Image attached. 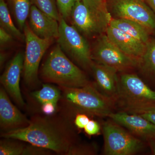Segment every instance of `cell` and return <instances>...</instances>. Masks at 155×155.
<instances>
[{
	"instance_id": "cell-25",
	"label": "cell",
	"mask_w": 155,
	"mask_h": 155,
	"mask_svg": "<svg viewBox=\"0 0 155 155\" xmlns=\"http://www.w3.org/2000/svg\"><path fill=\"white\" fill-rule=\"evenodd\" d=\"M95 153L94 147L90 145L78 144L77 143L70 148L67 155H94Z\"/></svg>"
},
{
	"instance_id": "cell-34",
	"label": "cell",
	"mask_w": 155,
	"mask_h": 155,
	"mask_svg": "<svg viewBox=\"0 0 155 155\" xmlns=\"http://www.w3.org/2000/svg\"><path fill=\"white\" fill-rule=\"evenodd\" d=\"M153 155H155V140H150L148 141Z\"/></svg>"
},
{
	"instance_id": "cell-15",
	"label": "cell",
	"mask_w": 155,
	"mask_h": 155,
	"mask_svg": "<svg viewBox=\"0 0 155 155\" xmlns=\"http://www.w3.org/2000/svg\"><path fill=\"white\" fill-rule=\"evenodd\" d=\"M29 26L35 35L41 38H58L59 33V21L45 14L33 5L31 6Z\"/></svg>"
},
{
	"instance_id": "cell-16",
	"label": "cell",
	"mask_w": 155,
	"mask_h": 155,
	"mask_svg": "<svg viewBox=\"0 0 155 155\" xmlns=\"http://www.w3.org/2000/svg\"><path fill=\"white\" fill-rule=\"evenodd\" d=\"M106 34L119 50L140 63L145 52L146 44L110 25L107 29Z\"/></svg>"
},
{
	"instance_id": "cell-14",
	"label": "cell",
	"mask_w": 155,
	"mask_h": 155,
	"mask_svg": "<svg viewBox=\"0 0 155 155\" xmlns=\"http://www.w3.org/2000/svg\"><path fill=\"white\" fill-rule=\"evenodd\" d=\"M91 69L94 76L96 86L101 92L116 104L119 95V77L117 71L94 61Z\"/></svg>"
},
{
	"instance_id": "cell-32",
	"label": "cell",
	"mask_w": 155,
	"mask_h": 155,
	"mask_svg": "<svg viewBox=\"0 0 155 155\" xmlns=\"http://www.w3.org/2000/svg\"><path fill=\"white\" fill-rule=\"evenodd\" d=\"M144 1L155 13V0H144Z\"/></svg>"
},
{
	"instance_id": "cell-19",
	"label": "cell",
	"mask_w": 155,
	"mask_h": 155,
	"mask_svg": "<svg viewBox=\"0 0 155 155\" xmlns=\"http://www.w3.org/2000/svg\"><path fill=\"white\" fill-rule=\"evenodd\" d=\"M31 95L41 105L47 103L58 104L61 98V92L59 87L46 83L41 88L32 93Z\"/></svg>"
},
{
	"instance_id": "cell-8",
	"label": "cell",
	"mask_w": 155,
	"mask_h": 155,
	"mask_svg": "<svg viewBox=\"0 0 155 155\" xmlns=\"http://www.w3.org/2000/svg\"><path fill=\"white\" fill-rule=\"evenodd\" d=\"M23 30L26 43L23 78L28 87L34 88L38 83V69L41 61L53 39L38 37L32 32L27 23H25Z\"/></svg>"
},
{
	"instance_id": "cell-13",
	"label": "cell",
	"mask_w": 155,
	"mask_h": 155,
	"mask_svg": "<svg viewBox=\"0 0 155 155\" xmlns=\"http://www.w3.org/2000/svg\"><path fill=\"white\" fill-rule=\"evenodd\" d=\"M109 117L127 128L134 135L147 141L155 140V125L138 114L121 112L111 113Z\"/></svg>"
},
{
	"instance_id": "cell-5",
	"label": "cell",
	"mask_w": 155,
	"mask_h": 155,
	"mask_svg": "<svg viewBox=\"0 0 155 155\" xmlns=\"http://www.w3.org/2000/svg\"><path fill=\"white\" fill-rule=\"evenodd\" d=\"M122 112L139 114L155 107V91L137 75L122 74L119 78V95L116 102Z\"/></svg>"
},
{
	"instance_id": "cell-2",
	"label": "cell",
	"mask_w": 155,
	"mask_h": 155,
	"mask_svg": "<svg viewBox=\"0 0 155 155\" xmlns=\"http://www.w3.org/2000/svg\"><path fill=\"white\" fill-rule=\"evenodd\" d=\"M59 87L61 114L70 119L79 113L105 117L114 112L116 103L101 92L95 84L91 82L82 87Z\"/></svg>"
},
{
	"instance_id": "cell-7",
	"label": "cell",
	"mask_w": 155,
	"mask_h": 155,
	"mask_svg": "<svg viewBox=\"0 0 155 155\" xmlns=\"http://www.w3.org/2000/svg\"><path fill=\"white\" fill-rule=\"evenodd\" d=\"M103 132L105 155H133L144 147L141 140L113 120L104 123Z\"/></svg>"
},
{
	"instance_id": "cell-6",
	"label": "cell",
	"mask_w": 155,
	"mask_h": 155,
	"mask_svg": "<svg viewBox=\"0 0 155 155\" xmlns=\"http://www.w3.org/2000/svg\"><path fill=\"white\" fill-rule=\"evenodd\" d=\"M59 22L58 45L68 56L85 69L91 68L93 61L88 42L73 25H69L61 17Z\"/></svg>"
},
{
	"instance_id": "cell-11",
	"label": "cell",
	"mask_w": 155,
	"mask_h": 155,
	"mask_svg": "<svg viewBox=\"0 0 155 155\" xmlns=\"http://www.w3.org/2000/svg\"><path fill=\"white\" fill-rule=\"evenodd\" d=\"M24 59L23 53H17L9 62L0 79L2 87L17 104L21 107L25 106L20 88Z\"/></svg>"
},
{
	"instance_id": "cell-31",
	"label": "cell",
	"mask_w": 155,
	"mask_h": 155,
	"mask_svg": "<svg viewBox=\"0 0 155 155\" xmlns=\"http://www.w3.org/2000/svg\"><path fill=\"white\" fill-rule=\"evenodd\" d=\"M138 115L142 116L155 125V107L150 108Z\"/></svg>"
},
{
	"instance_id": "cell-33",
	"label": "cell",
	"mask_w": 155,
	"mask_h": 155,
	"mask_svg": "<svg viewBox=\"0 0 155 155\" xmlns=\"http://www.w3.org/2000/svg\"><path fill=\"white\" fill-rule=\"evenodd\" d=\"M7 55L5 53L3 52H1V54H0V66H1V68L3 67V65L5 64L6 59H7Z\"/></svg>"
},
{
	"instance_id": "cell-12",
	"label": "cell",
	"mask_w": 155,
	"mask_h": 155,
	"mask_svg": "<svg viewBox=\"0 0 155 155\" xmlns=\"http://www.w3.org/2000/svg\"><path fill=\"white\" fill-rule=\"evenodd\" d=\"M30 119L22 114L13 103L3 88H0V128L1 134L28 126Z\"/></svg>"
},
{
	"instance_id": "cell-1",
	"label": "cell",
	"mask_w": 155,
	"mask_h": 155,
	"mask_svg": "<svg viewBox=\"0 0 155 155\" xmlns=\"http://www.w3.org/2000/svg\"><path fill=\"white\" fill-rule=\"evenodd\" d=\"M63 114L36 115L30 119L27 127L7 133L1 137L18 140L44 148L60 155H67L77 143L71 121Z\"/></svg>"
},
{
	"instance_id": "cell-23",
	"label": "cell",
	"mask_w": 155,
	"mask_h": 155,
	"mask_svg": "<svg viewBox=\"0 0 155 155\" xmlns=\"http://www.w3.org/2000/svg\"><path fill=\"white\" fill-rule=\"evenodd\" d=\"M34 5L45 14L51 16L58 21L61 16L58 11L55 0H32Z\"/></svg>"
},
{
	"instance_id": "cell-28",
	"label": "cell",
	"mask_w": 155,
	"mask_h": 155,
	"mask_svg": "<svg viewBox=\"0 0 155 155\" xmlns=\"http://www.w3.org/2000/svg\"><path fill=\"white\" fill-rule=\"evenodd\" d=\"M101 127L99 123L94 120H90L84 127V130L87 135H96L100 132Z\"/></svg>"
},
{
	"instance_id": "cell-17",
	"label": "cell",
	"mask_w": 155,
	"mask_h": 155,
	"mask_svg": "<svg viewBox=\"0 0 155 155\" xmlns=\"http://www.w3.org/2000/svg\"><path fill=\"white\" fill-rule=\"evenodd\" d=\"M110 25L118 28L147 44L150 40L149 31L143 25L133 20L112 18Z\"/></svg>"
},
{
	"instance_id": "cell-29",
	"label": "cell",
	"mask_w": 155,
	"mask_h": 155,
	"mask_svg": "<svg viewBox=\"0 0 155 155\" xmlns=\"http://www.w3.org/2000/svg\"><path fill=\"white\" fill-rule=\"evenodd\" d=\"M58 108V104L53 103H47L41 105V110L44 115L51 116L55 114Z\"/></svg>"
},
{
	"instance_id": "cell-27",
	"label": "cell",
	"mask_w": 155,
	"mask_h": 155,
	"mask_svg": "<svg viewBox=\"0 0 155 155\" xmlns=\"http://www.w3.org/2000/svg\"><path fill=\"white\" fill-rule=\"evenodd\" d=\"M90 120L88 115L83 113H79L75 116L74 124L79 129H84Z\"/></svg>"
},
{
	"instance_id": "cell-30",
	"label": "cell",
	"mask_w": 155,
	"mask_h": 155,
	"mask_svg": "<svg viewBox=\"0 0 155 155\" xmlns=\"http://www.w3.org/2000/svg\"><path fill=\"white\" fill-rule=\"evenodd\" d=\"M13 36L2 27L0 28V45L4 46L11 42L13 40Z\"/></svg>"
},
{
	"instance_id": "cell-24",
	"label": "cell",
	"mask_w": 155,
	"mask_h": 155,
	"mask_svg": "<svg viewBox=\"0 0 155 155\" xmlns=\"http://www.w3.org/2000/svg\"><path fill=\"white\" fill-rule=\"evenodd\" d=\"M80 0H55L58 11L65 20L70 18L75 4Z\"/></svg>"
},
{
	"instance_id": "cell-26",
	"label": "cell",
	"mask_w": 155,
	"mask_h": 155,
	"mask_svg": "<svg viewBox=\"0 0 155 155\" xmlns=\"http://www.w3.org/2000/svg\"><path fill=\"white\" fill-rule=\"evenodd\" d=\"M53 152L50 150L29 143L25 145L22 155H48Z\"/></svg>"
},
{
	"instance_id": "cell-21",
	"label": "cell",
	"mask_w": 155,
	"mask_h": 155,
	"mask_svg": "<svg viewBox=\"0 0 155 155\" xmlns=\"http://www.w3.org/2000/svg\"><path fill=\"white\" fill-rule=\"evenodd\" d=\"M140 64L145 71L155 75V39H150Z\"/></svg>"
},
{
	"instance_id": "cell-10",
	"label": "cell",
	"mask_w": 155,
	"mask_h": 155,
	"mask_svg": "<svg viewBox=\"0 0 155 155\" xmlns=\"http://www.w3.org/2000/svg\"><path fill=\"white\" fill-rule=\"evenodd\" d=\"M91 54L95 62L113 68L117 72L127 71L140 64V61L119 50L105 34L99 36Z\"/></svg>"
},
{
	"instance_id": "cell-20",
	"label": "cell",
	"mask_w": 155,
	"mask_h": 155,
	"mask_svg": "<svg viewBox=\"0 0 155 155\" xmlns=\"http://www.w3.org/2000/svg\"><path fill=\"white\" fill-rule=\"evenodd\" d=\"M0 24L14 37L20 41L25 40V35L17 28L11 17L8 6L5 0H0Z\"/></svg>"
},
{
	"instance_id": "cell-22",
	"label": "cell",
	"mask_w": 155,
	"mask_h": 155,
	"mask_svg": "<svg viewBox=\"0 0 155 155\" xmlns=\"http://www.w3.org/2000/svg\"><path fill=\"white\" fill-rule=\"evenodd\" d=\"M0 141V155H22L25 145L18 140L4 138Z\"/></svg>"
},
{
	"instance_id": "cell-4",
	"label": "cell",
	"mask_w": 155,
	"mask_h": 155,
	"mask_svg": "<svg viewBox=\"0 0 155 155\" xmlns=\"http://www.w3.org/2000/svg\"><path fill=\"white\" fill-rule=\"evenodd\" d=\"M70 18L72 25L90 38L106 33L113 18L105 0L78 1L73 7Z\"/></svg>"
},
{
	"instance_id": "cell-18",
	"label": "cell",
	"mask_w": 155,
	"mask_h": 155,
	"mask_svg": "<svg viewBox=\"0 0 155 155\" xmlns=\"http://www.w3.org/2000/svg\"><path fill=\"white\" fill-rule=\"evenodd\" d=\"M19 28L23 29L31 8L29 0H5Z\"/></svg>"
},
{
	"instance_id": "cell-3",
	"label": "cell",
	"mask_w": 155,
	"mask_h": 155,
	"mask_svg": "<svg viewBox=\"0 0 155 155\" xmlns=\"http://www.w3.org/2000/svg\"><path fill=\"white\" fill-rule=\"evenodd\" d=\"M41 75L45 82L62 87H82L91 83L84 72L67 57L58 44L42 65Z\"/></svg>"
},
{
	"instance_id": "cell-9",
	"label": "cell",
	"mask_w": 155,
	"mask_h": 155,
	"mask_svg": "<svg viewBox=\"0 0 155 155\" xmlns=\"http://www.w3.org/2000/svg\"><path fill=\"white\" fill-rule=\"evenodd\" d=\"M107 4L112 18L133 20L155 32V13L144 0H109Z\"/></svg>"
}]
</instances>
